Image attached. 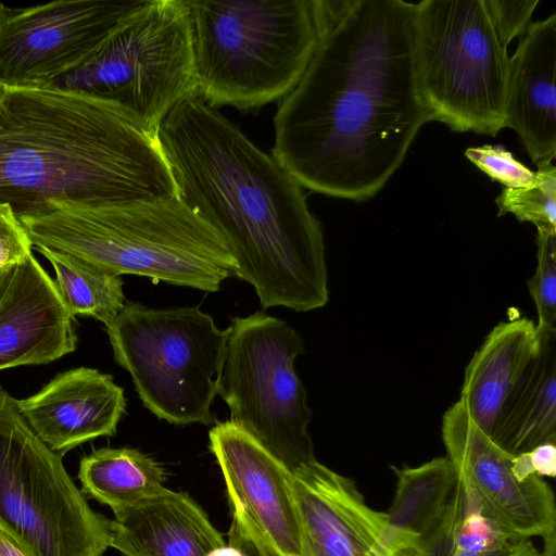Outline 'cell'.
Instances as JSON below:
<instances>
[{
    "mask_svg": "<svg viewBox=\"0 0 556 556\" xmlns=\"http://www.w3.org/2000/svg\"><path fill=\"white\" fill-rule=\"evenodd\" d=\"M416 3L353 0L274 117L273 156L302 185L365 201L430 122L416 72Z\"/></svg>",
    "mask_w": 556,
    "mask_h": 556,
    "instance_id": "obj_1",
    "label": "cell"
},
{
    "mask_svg": "<svg viewBox=\"0 0 556 556\" xmlns=\"http://www.w3.org/2000/svg\"><path fill=\"white\" fill-rule=\"evenodd\" d=\"M157 138L179 198L219 233L264 308L326 305L321 227L289 170L199 96L165 117Z\"/></svg>",
    "mask_w": 556,
    "mask_h": 556,
    "instance_id": "obj_2",
    "label": "cell"
},
{
    "mask_svg": "<svg viewBox=\"0 0 556 556\" xmlns=\"http://www.w3.org/2000/svg\"><path fill=\"white\" fill-rule=\"evenodd\" d=\"M176 197L157 135L119 106L53 87L11 88L0 98V204L17 217L51 202Z\"/></svg>",
    "mask_w": 556,
    "mask_h": 556,
    "instance_id": "obj_3",
    "label": "cell"
},
{
    "mask_svg": "<svg viewBox=\"0 0 556 556\" xmlns=\"http://www.w3.org/2000/svg\"><path fill=\"white\" fill-rule=\"evenodd\" d=\"M18 219L33 247L116 276L216 292L236 275L223 238L179 197L99 206L51 202Z\"/></svg>",
    "mask_w": 556,
    "mask_h": 556,
    "instance_id": "obj_4",
    "label": "cell"
},
{
    "mask_svg": "<svg viewBox=\"0 0 556 556\" xmlns=\"http://www.w3.org/2000/svg\"><path fill=\"white\" fill-rule=\"evenodd\" d=\"M197 96L254 110L299 83L320 38L313 0H186Z\"/></svg>",
    "mask_w": 556,
    "mask_h": 556,
    "instance_id": "obj_5",
    "label": "cell"
},
{
    "mask_svg": "<svg viewBox=\"0 0 556 556\" xmlns=\"http://www.w3.org/2000/svg\"><path fill=\"white\" fill-rule=\"evenodd\" d=\"M115 362L143 405L174 425L215 421L230 328L199 307L152 308L126 302L105 326Z\"/></svg>",
    "mask_w": 556,
    "mask_h": 556,
    "instance_id": "obj_6",
    "label": "cell"
},
{
    "mask_svg": "<svg viewBox=\"0 0 556 556\" xmlns=\"http://www.w3.org/2000/svg\"><path fill=\"white\" fill-rule=\"evenodd\" d=\"M416 72L430 122L496 136L509 73L484 0H422L415 15Z\"/></svg>",
    "mask_w": 556,
    "mask_h": 556,
    "instance_id": "obj_7",
    "label": "cell"
},
{
    "mask_svg": "<svg viewBox=\"0 0 556 556\" xmlns=\"http://www.w3.org/2000/svg\"><path fill=\"white\" fill-rule=\"evenodd\" d=\"M110 102L157 135L165 117L197 96L186 0H147L76 71L52 86Z\"/></svg>",
    "mask_w": 556,
    "mask_h": 556,
    "instance_id": "obj_8",
    "label": "cell"
},
{
    "mask_svg": "<svg viewBox=\"0 0 556 556\" xmlns=\"http://www.w3.org/2000/svg\"><path fill=\"white\" fill-rule=\"evenodd\" d=\"M0 526L33 556H102L111 520L96 513L0 387Z\"/></svg>",
    "mask_w": 556,
    "mask_h": 556,
    "instance_id": "obj_9",
    "label": "cell"
},
{
    "mask_svg": "<svg viewBox=\"0 0 556 556\" xmlns=\"http://www.w3.org/2000/svg\"><path fill=\"white\" fill-rule=\"evenodd\" d=\"M229 328L218 395L229 407L230 421L291 472L314 462L312 412L294 370L304 352L302 337L263 312L235 317Z\"/></svg>",
    "mask_w": 556,
    "mask_h": 556,
    "instance_id": "obj_10",
    "label": "cell"
},
{
    "mask_svg": "<svg viewBox=\"0 0 556 556\" xmlns=\"http://www.w3.org/2000/svg\"><path fill=\"white\" fill-rule=\"evenodd\" d=\"M147 0H56L13 8L0 2V84L49 88L88 62Z\"/></svg>",
    "mask_w": 556,
    "mask_h": 556,
    "instance_id": "obj_11",
    "label": "cell"
},
{
    "mask_svg": "<svg viewBox=\"0 0 556 556\" xmlns=\"http://www.w3.org/2000/svg\"><path fill=\"white\" fill-rule=\"evenodd\" d=\"M442 439L465 493L482 511L515 535H556V504L540 476L519 480L511 455L500 448L470 418L458 400L444 414Z\"/></svg>",
    "mask_w": 556,
    "mask_h": 556,
    "instance_id": "obj_12",
    "label": "cell"
},
{
    "mask_svg": "<svg viewBox=\"0 0 556 556\" xmlns=\"http://www.w3.org/2000/svg\"><path fill=\"white\" fill-rule=\"evenodd\" d=\"M306 556H383L419 539L371 508L356 483L317 459L291 472Z\"/></svg>",
    "mask_w": 556,
    "mask_h": 556,
    "instance_id": "obj_13",
    "label": "cell"
},
{
    "mask_svg": "<svg viewBox=\"0 0 556 556\" xmlns=\"http://www.w3.org/2000/svg\"><path fill=\"white\" fill-rule=\"evenodd\" d=\"M208 439L228 500L243 506L281 554L306 556L291 471L230 420L216 424Z\"/></svg>",
    "mask_w": 556,
    "mask_h": 556,
    "instance_id": "obj_14",
    "label": "cell"
},
{
    "mask_svg": "<svg viewBox=\"0 0 556 556\" xmlns=\"http://www.w3.org/2000/svg\"><path fill=\"white\" fill-rule=\"evenodd\" d=\"M15 402L36 435L58 454L114 435L126 410L124 389L111 375L88 367L58 374L39 392Z\"/></svg>",
    "mask_w": 556,
    "mask_h": 556,
    "instance_id": "obj_15",
    "label": "cell"
},
{
    "mask_svg": "<svg viewBox=\"0 0 556 556\" xmlns=\"http://www.w3.org/2000/svg\"><path fill=\"white\" fill-rule=\"evenodd\" d=\"M76 343L74 317L31 253L0 296V370L51 363Z\"/></svg>",
    "mask_w": 556,
    "mask_h": 556,
    "instance_id": "obj_16",
    "label": "cell"
},
{
    "mask_svg": "<svg viewBox=\"0 0 556 556\" xmlns=\"http://www.w3.org/2000/svg\"><path fill=\"white\" fill-rule=\"evenodd\" d=\"M556 13L531 23L509 58L505 127L538 167L556 155Z\"/></svg>",
    "mask_w": 556,
    "mask_h": 556,
    "instance_id": "obj_17",
    "label": "cell"
},
{
    "mask_svg": "<svg viewBox=\"0 0 556 556\" xmlns=\"http://www.w3.org/2000/svg\"><path fill=\"white\" fill-rule=\"evenodd\" d=\"M226 545L206 513L187 494L164 489L114 510L111 547L124 556H206Z\"/></svg>",
    "mask_w": 556,
    "mask_h": 556,
    "instance_id": "obj_18",
    "label": "cell"
},
{
    "mask_svg": "<svg viewBox=\"0 0 556 556\" xmlns=\"http://www.w3.org/2000/svg\"><path fill=\"white\" fill-rule=\"evenodd\" d=\"M541 342L531 319L503 321L489 332L468 363L459 401L488 435L507 397L540 353Z\"/></svg>",
    "mask_w": 556,
    "mask_h": 556,
    "instance_id": "obj_19",
    "label": "cell"
},
{
    "mask_svg": "<svg viewBox=\"0 0 556 556\" xmlns=\"http://www.w3.org/2000/svg\"><path fill=\"white\" fill-rule=\"evenodd\" d=\"M541 350L504 403L489 435L515 456L556 444V333L541 336Z\"/></svg>",
    "mask_w": 556,
    "mask_h": 556,
    "instance_id": "obj_20",
    "label": "cell"
},
{
    "mask_svg": "<svg viewBox=\"0 0 556 556\" xmlns=\"http://www.w3.org/2000/svg\"><path fill=\"white\" fill-rule=\"evenodd\" d=\"M78 478L85 495L114 511L163 491L166 475L139 450L103 447L81 458Z\"/></svg>",
    "mask_w": 556,
    "mask_h": 556,
    "instance_id": "obj_21",
    "label": "cell"
},
{
    "mask_svg": "<svg viewBox=\"0 0 556 556\" xmlns=\"http://www.w3.org/2000/svg\"><path fill=\"white\" fill-rule=\"evenodd\" d=\"M396 488L387 513L396 531L419 539L438 520L458 481L447 456L432 458L416 467H392Z\"/></svg>",
    "mask_w": 556,
    "mask_h": 556,
    "instance_id": "obj_22",
    "label": "cell"
},
{
    "mask_svg": "<svg viewBox=\"0 0 556 556\" xmlns=\"http://www.w3.org/2000/svg\"><path fill=\"white\" fill-rule=\"evenodd\" d=\"M53 266L54 285L70 312L75 317H92L108 326L125 305L123 280L78 257L35 248Z\"/></svg>",
    "mask_w": 556,
    "mask_h": 556,
    "instance_id": "obj_23",
    "label": "cell"
},
{
    "mask_svg": "<svg viewBox=\"0 0 556 556\" xmlns=\"http://www.w3.org/2000/svg\"><path fill=\"white\" fill-rule=\"evenodd\" d=\"M497 216L513 214L520 222L545 225L556 229V167H538L530 186L506 188L495 199Z\"/></svg>",
    "mask_w": 556,
    "mask_h": 556,
    "instance_id": "obj_24",
    "label": "cell"
},
{
    "mask_svg": "<svg viewBox=\"0 0 556 556\" xmlns=\"http://www.w3.org/2000/svg\"><path fill=\"white\" fill-rule=\"evenodd\" d=\"M536 227V267L528 281L534 302L540 336L556 333V229L545 225Z\"/></svg>",
    "mask_w": 556,
    "mask_h": 556,
    "instance_id": "obj_25",
    "label": "cell"
},
{
    "mask_svg": "<svg viewBox=\"0 0 556 556\" xmlns=\"http://www.w3.org/2000/svg\"><path fill=\"white\" fill-rule=\"evenodd\" d=\"M514 536L516 535L484 514L476 501L465 493L464 517L454 556H481Z\"/></svg>",
    "mask_w": 556,
    "mask_h": 556,
    "instance_id": "obj_26",
    "label": "cell"
},
{
    "mask_svg": "<svg viewBox=\"0 0 556 556\" xmlns=\"http://www.w3.org/2000/svg\"><path fill=\"white\" fill-rule=\"evenodd\" d=\"M465 155L480 170L506 188L527 187L534 180L535 172L516 160L503 146L469 147Z\"/></svg>",
    "mask_w": 556,
    "mask_h": 556,
    "instance_id": "obj_27",
    "label": "cell"
},
{
    "mask_svg": "<svg viewBox=\"0 0 556 556\" xmlns=\"http://www.w3.org/2000/svg\"><path fill=\"white\" fill-rule=\"evenodd\" d=\"M464 506V488L458 480L438 520L419 538L421 556H454Z\"/></svg>",
    "mask_w": 556,
    "mask_h": 556,
    "instance_id": "obj_28",
    "label": "cell"
},
{
    "mask_svg": "<svg viewBox=\"0 0 556 556\" xmlns=\"http://www.w3.org/2000/svg\"><path fill=\"white\" fill-rule=\"evenodd\" d=\"M33 244L13 208L0 204V296L16 268L31 254Z\"/></svg>",
    "mask_w": 556,
    "mask_h": 556,
    "instance_id": "obj_29",
    "label": "cell"
},
{
    "mask_svg": "<svg viewBox=\"0 0 556 556\" xmlns=\"http://www.w3.org/2000/svg\"><path fill=\"white\" fill-rule=\"evenodd\" d=\"M495 31L505 48L522 36L529 25L539 0H484Z\"/></svg>",
    "mask_w": 556,
    "mask_h": 556,
    "instance_id": "obj_30",
    "label": "cell"
},
{
    "mask_svg": "<svg viewBox=\"0 0 556 556\" xmlns=\"http://www.w3.org/2000/svg\"><path fill=\"white\" fill-rule=\"evenodd\" d=\"M232 522L229 530V545L238 548L243 556H286L262 532L243 506L229 500Z\"/></svg>",
    "mask_w": 556,
    "mask_h": 556,
    "instance_id": "obj_31",
    "label": "cell"
},
{
    "mask_svg": "<svg viewBox=\"0 0 556 556\" xmlns=\"http://www.w3.org/2000/svg\"><path fill=\"white\" fill-rule=\"evenodd\" d=\"M514 475L521 481L532 476H556V445L546 443L511 457Z\"/></svg>",
    "mask_w": 556,
    "mask_h": 556,
    "instance_id": "obj_32",
    "label": "cell"
},
{
    "mask_svg": "<svg viewBox=\"0 0 556 556\" xmlns=\"http://www.w3.org/2000/svg\"><path fill=\"white\" fill-rule=\"evenodd\" d=\"M481 556H541V552L535 548L530 539L516 535Z\"/></svg>",
    "mask_w": 556,
    "mask_h": 556,
    "instance_id": "obj_33",
    "label": "cell"
},
{
    "mask_svg": "<svg viewBox=\"0 0 556 556\" xmlns=\"http://www.w3.org/2000/svg\"><path fill=\"white\" fill-rule=\"evenodd\" d=\"M0 556H33L10 532L0 526Z\"/></svg>",
    "mask_w": 556,
    "mask_h": 556,
    "instance_id": "obj_34",
    "label": "cell"
},
{
    "mask_svg": "<svg viewBox=\"0 0 556 556\" xmlns=\"http://www.w3.org/2000/svg\"><path fill=\"white\" fill-rule=\"evenodd\" d=\"M384 556H421L419 541L417 543L402 546Z\"/></svg>",
    "mask_w": 556,
    "mask_h": 556,
    "instance_id": "obj_35",
    "label": "cell"
},
{
    "mask_svg": "<svg viewBox=\"0 0 556 556\" xmlns=\"http://www.w3.org/2000/svg\"><path fill=\"white\" fill-rule=\"evenodd\" d=\"M206 556H243V555L238 548L226 544L222 547H217V548L213 549Z\"/></svg>",
    "mask_w": 556,
    "mask_h": 556,
    "instance_id": "obj_36",
    "label": "cell"
},
{
    "mask_svg": "<svg viewBox=\"0 0 556 556\" xmlns=\"http://www.w3.org/2000/svg\"><path fill=\"white\" fill-rule=\"evenodd\" d=\"M5 88L0 84V98L2 97V94L5 92Z\"/></svg>",
    "mask_w": 556,
    "mask_h": 556,
    "instance_id": "obj_37",
    "label": "cell"
}]
</instances>
